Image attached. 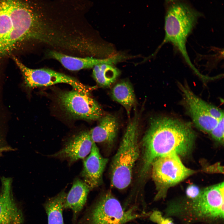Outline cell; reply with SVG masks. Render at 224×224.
Here are the masks:
<instances>
[{"instance_id":"52a82bcc","label":"cell","mask_w":224,"mask_h":224,"mask_svg":"<svg viewBox=\"0 0 224 224\" xmlns=\"http://www.w3.org/2000/svg\"><path fill=\"white\" fill-rule=\"evenodd\" d=\"M224 186L222 182L207 187L183 211L191 220L212 221L224 218Z\"/></svg>"},{"instance_id":"8992f818","label":"cell","mask_w":224,"mask_h":224,"mask_svg":"<svg viewBox=\"0 0 224 224\" xmlns=\"http://www.w3.org/2000/svg\"><path fill=\"white\" fill-rule=\"evenodd\" d=\"M152 177L157 192L155 200L165 197L167 189L195 171L185 167L179 155L170 153L156 159L152 163Z\"/></svg>"},{"instance_id":"ba28073f","label":"cell","mask_w":224,"mask_h":224,"mask_svg":"<svg viewBox=\"0 0 224 224\" xmlns=\"http://www.w3.org/2000/svg\"><path fill=\"white\" fill-rule=\"evenodd\" d=\"M58 100L62 109L75 118L93 120L104 115L102 108L95 100L89 95L75 89L59 92Z\"/></svg>"},{"instance_id":"4fadbf2b","label":"cell","mask_w":224,"mask_h":224,"mask_svg":"<svg viewBox=\"0 0 224 224\" xmlns=\"http://www.w3.org/2000/svg\"><path fill=\"white\" fill-rule=\"evenodd\" d=\"M108 159L100 154L94 142L89 154L83 161V167L81 173L82 180L90 190L100 185L102 181L103 172Z\"/></svg>"},{"instance_id":"44dd1931","label":"cell","mask_w":224,"mask_h":224,"mask_svg":"<svg viewBox=\"0 0 224 224\" xmlns=\"http://www.w3.org/2000/svg\"><path fill=\"white\" fill-rule=\"evenodd\" d=\"M149 216L150 220L156 224H176L172 219L165 217L160 211L157 210L150 213Z\"/></svg>"},{"instance_id":"5b68a950","label":"cell","mask_w":224,"mask_h":224,"mask_svg":"<svg viewBox=\"0 0 224 224\" xmlns=\"http://www.w3.org/2000/svg\"><path fill=\"white\" fill-rule=\"evenodd\" d=\"M133 207L126 209L110 192L100 196L88 210L81 221L82 224H125L149 215L136 211Z\"/></svg>"},{"instance_id":"8fae6325","label":"cell","mask_w":224,"mask_h":224,"mask_svg":"<svg viewBox=\"0 0 224 224\" xmlns=\"http://www.w3.org/2000/svg\"><path fill=\"white\" fill-rule=\"evenodd\" d=\"M47 57L57 60L67 69L72 71L93 68L101 64L113 65L125 59L122 54L117 53L110 57L101 58L91 57H79L68 55L54 51L46 53Z\"/></svg>"},{"instance_id":"277c9868","label":"cell","mask_w":224,"mask_h":224,"mask_svg":"<svg viewBox=\"0 0 224 224\" xmlns=\"http://www.w3.org/2000/svg\"><path fill=\"white\" fill-rule=\"evenodd\" d=\"M139 117L136 113L127 126L111 166V184L123 189L130 184L133 170L139 156Z\"/></svg>"},{"instance_id":"30bf717a","label":"cell","mask_w":224,"mask_h":224,"mask_svg":"<svg viewBox=\"0 0 224 224\" xmlns=\"http://www.w3.org/2000/svg\"><path fill=\"white\" fill-rule=\"evenodd\" d=\"M184 104L195 124L202 131L209 133L218 120L211 116L202 104V100L196 96L187 85L179 83Z\"/></svg>"},{"instance_id":"3957f363","label":"cell","mask_w":224,"mask_h":224,"mask_svg":"<svg viewBox=\"0 0 224 224\" xmlns=\"http://www.w3.org/2000/svg\"><path fill=\"white\" fill-rule=\"evenodd\" d=\"M164 38L156 49L166 43H171L188 65L192 63L186 49L187 38L196 25L199 13L182 0H166Z\"/></svg>"},{"instance_id":"9c48e42d","label":"cell","mask_w":224,"mask_h":224,"mask_svg":"<svg viewBox=\"0 0 224 224\" xmlns=\"http://www.w3.org/2000/svg\"><path fill=\"white\" fill-rule=\"evenodd\" d=\"M12 57L28 87L46 86L58 83H66L70 85L74 89L90 95L89 88L72 77L48 68H29L15 56Z\"/></svg>"},{"instance_id":"ac0fdd59","label":"cell","mask_w":224,"mask_h":224,"mask_svg":"<svg viewBox=\"0 0 224 224\" xmlns=\"http://www.w3.org/2000/svg\"><path fill=\"white\" fill-rule=\"evenodd\" d=\"M67 194L63 190L49 198L44 204L48 224H64L63 212Z\"/></svg>"},{"instance_id":"6da1fadb","label":"cell","mask_w":224,"mask_h":224,"mask_svg":"<svg viewBox=\"0 0 224 224\" xmlns=\"http://www.w3.org/2000/svg\"><path fill=\"white\" fill-rule=\"evenodd\" d=\"M53 30L49 2L44 0H0V65L27 43L45 47Z\"/></svg>"},{"instance_id":"603a6c76","label":"cell","mask_w":224,"mask_h":224,"mask_svg":"<svg viewBox=\"0 0 224 224\" xmlns=\"http://www.w3.org/2000/svg\"><path fill=\"white\" fill-rule=\"evenodd\" d=\"M14 149L10 147H0V156H1L2 152L6 151H13Z\"/></svg>"},{"instance_id":"d6986e66","label":"cell","mask_w":224,"mask_h":224,"mask_svg":"<svg viewBox=\"0 0 224 224\" xmlns=\"http://www.w3.org/2000/svg\"><path fill=\"white\" fill-rule=\"evenodd\" d=\"M120 74V70L112 64H99L93 68V78L100 86L103 87H110Z\"/></svg>"},{"instance_id":"9a60e30c","label":"cell","mask_w":224,"mask_h":224,"mask_svg":"<svg viewBox=\"0 0 224 224\" xmlns=\"http://www.w3.org/2000/svg\"><path fill=\"white\" fill-rule=\"evenodd\" d=\"M90 190L82 180L77 178L73 182L71 188L67 194L64 204V209H70L73 213V221L75 222L83 208Z\"/></svg>"},{"instance_id":"ffe728a7","label":"cell","mask_w":224,"mask_h":224,"mask_svg":"<svg viewBox=\"0 0 224 224\" xmlns=\"http://www.w3.org/2000/svg\"><path fill=\"white\" fill-rule=\"evenodd\" d=\"M209 134L217 142L223 144L224 143V117L220 119L216 125Z\"/></svg>"},{"instance_id":"7c38bea8","label":"cell","mask_w":224,"mask_h":224,"mask_svg":"<svg viewBox=\"0 0 224 224\" xmlns=\"http://www.w3.org/2000/svg\"><path fill=\"white\" fill-rule=\"evenodd\" d=\"M0 193V224H22V212L16 203L12 194V179L2 177Z\"/></svg>"},{"instance_id":"7402d4cb","label":"cell","mask_w":224,"mask_h":224,"mask_svg":"<svg viewBox=\"0 0 224 224\" xmlns=\"http://www.w3.org/2000/svg\"><path fill=\"white\" fill-rule=\"evenodd\" d=\"M200 192L199 187L194 184L189 185L187 188L186 191L187 197L191 200L196 198Z\"/></svg>"},{"instance_id":"7a4b0ae2","label":"cell","mask_w":224,"mask_h":224,"mask_svg":"<svg viewBox=\"0 0 224 224\" xmlns=\"http://www.w3.org/2000/svg\"><path fill=\"white\" fill-rule=\"evenodd\" d=\"M195 138L189 124L167 117L151 120L142 140L140 177L144 178L156 159L175 153L184 156L191 150Z\"/></svg>"},{"instance_id":"e0dca14e","label":"cell","mask_w":224,"mask_h":224,"mask_svg":"<svg viewBox=\"0 0 224 224\" xmlns=\"http://www.w3.org/2000/svg\"><path fill=\"white\" fill-rule=\"evenodd\" d=\"M111 95L112 99L122 105L129 116L132 108L137 101L132 84L126 80H122L117 83L113 87Z\"/></svg>"},{"instance_id":"2e32d148","label":"cell","mask_w":224,"mask_h":224,"mask_svg":"<svg viewBox=\"0 0 224 224\" xmlns=\"http://www.w3.org/2000/svg\"><path fill=\"white\" fill-rule=\"evenodd\" d=\"M97 126L90 131L93 141L111 144L114 142L118 129V123L114 116L108 114L103 115L100 119Z\"/></svg>"},{"instance_id":"5bb4252c","label":"cell","mask_w":224,"mask_h":224,"mask_svg":"<svg viewBox=\"0 0 224 224\" xmlns=\"http://www.w3.org/2000/svg\"><path fill=\"white\" fill-rule=\"evenodd\" d=\"M94 143L90 131H82L72 137L62 149L50 156L66 160L72 163L86 158Z\"/></svg>"}]
</instances>
